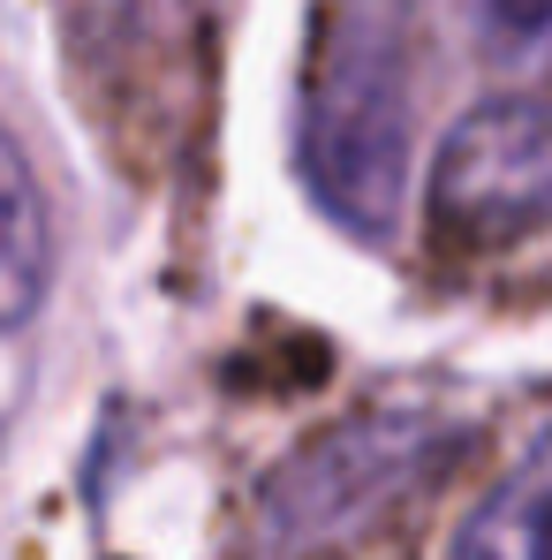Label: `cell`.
Masks as SVG:
<instances>
[{
	"instance_id": "6",
	"label": "cell",
	"mask_w": 552,
	"mask_h": 560,
	"mask_svg": "<svg viewBox=\"0 0 552 560\" xmlns=\"http://www.w3.org/2000/svg\"><path fill=\"white\" fill-rule=\"evenodd\" d=\"M477 54L507 77H552V0H461Z\"/></svg>"
},
{
	"instance_id": "5",
	"label": "cell",
	"mask_w": 552,
	"mask_h": 560,
	"mask_svg": "<svg viewBox=\"0 0 552 560\" xmlns=\"http://www.w3.org/2000/svg\"><path fill=\"white\" fill-rule=\"evenodd\" d=\"M455 560H552V432L477 500Z\"/></svg>"
},
{
	"instance_id": "2",
	"label": "cell",
	"mask_w": 552,
	"mask_h": 560,
	"mask_svg": "<svg viewBox=\"0 0 552 560\" xmlns=\"http://www.w3.org/2000/svg\"><path fill=\"white\" fill-rule=\"evenodd\" d=\"M303 183L349 235H386L409 183V61L401 23L378 0H349L318 23L303 69Z\"/></svg>"
},
{
	"instance_id": "1",
	"label": "cell",
	"mask_w": 552,
	"mask_h": 560,
	"mask_svg": "<svg viewBox=\"0 0 552 560\" xmlns=\"http://www.w3.org/2000/svg\"><path fill=\"white\" fill-rule=\"evenodd\" d=\"M424 243L469 288L552 295V106L492 98L461 114L432 160Z\"/></svg>"
},
{
	"instance_id": "4",
	"label": "cell",
	"mask_w": 552,
	"mask_h": 560,
	"mask_svg": "<svg viewBox=\"0 0 552 560\" xmlns=\"http://www.w3.org/2000/svg\"><path fill=\"white\" fill-rule=\"evenodd\" d=\"M54 288V220H46V189L31 175L23 144L0 121V334L31 326L38 303Z\"/></svg>"
},
{
	"instance_id": "3",
	"label": "cell",
	"mask_w": 552,
	"mask_h": 560,
	"mask_svg": "<svg viewBox=\"0 0 552 560\" xmlns=\"http://www.w3.org/2000/svg\"><path fill=\"white\" fill-rule=\"evenodd\" d=\"M227 0H61V54L98 137L129 167H167L212 114Z\"/></svg>"
}]
</instances>
